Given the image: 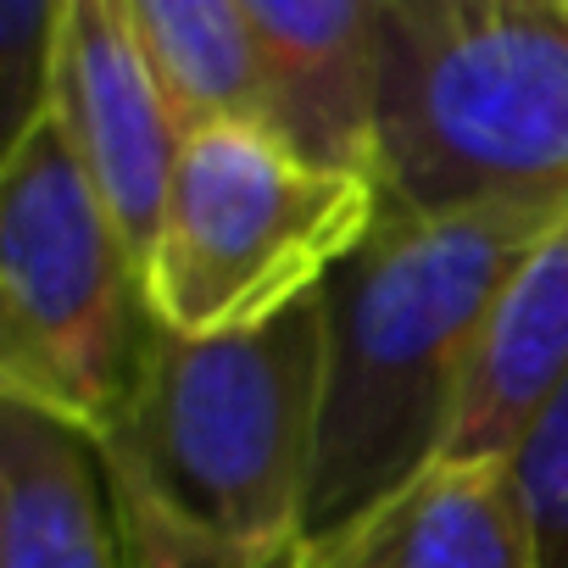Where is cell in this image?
<instances>
[{"label": "cell", "mask_w": 568, "mask_h": 568, "mask_svg": "<svg viewBox=\"0 0 568 568\" xmlns=\"http://www.w3.org/2000/svg\"><path fill=\"white\" fill-rule=\"evenodd\" d=\"M0 568H134L101 440L0 402Z\"/></svg>", "instance_id": "obj_9"}, {"label": "cell", "mask_w": 568, "mask_h": 568, "mask_svg": "<svg viewBox=\"0 0 568 568\" xmlns=\"http://www.w3.org/2000/svg\"><path fill=\"white\" fill-rule=\"evenodd\" d=\"M106 474H112V496H118V518H123V540H129L134 568H291V557H296V551L291 557L234 551L217 535H206L201 524H190L184 513H173L162 496H151L118 463H106Z\"/></svg>", "instance_id": "obj_14"}, {"label": "cell", "mask_w": 568, "mask_h": 568, "mask_svg": "<svg viewBox=\"0 0 568 568\" xmlns=\"http://www.w3.org/2000/svg\"><path fill=\"white\" fill-rule=\"evenodd\" d=\"M262 73L267 134L329 173L374 179L385 90V0H245Z\"/></svg>", "instance_id": "obj_7"}, {"label": "cell", "mask_w": 568, "mask_h": 568, "mask_svg": "<svg viewBox=\"0 0 568 568\" xmlns=\"http://www.w3.org/2000/svg\"><path fill=\"white\" fill-rule=\"evenodd\" d=\"M51 118L62 123L73 156L84 162L129 256L145 273L184 134L140 51L129 0H68Z\"/></svg>", "instance_id": "obj_6"}, {"label": "cell", "mask_w": 568, "mask_h": 568, "mask_svg": "<svg viewBox=\"0 0 568 568\" xmlns=\"http://www.w3.org/2000/svg\"><path fill=\"white\" fill-rule=\"evenodd\" d=\"M557 212L468 206L413 217L379 206L374 234L318 291L324 413L307 540L446 457L496 302Z\"/></svg>", "instance_id": "obj_1"}, {"label": "cell", "mask_w": 568, "mask_h": 568, "mask_svg": "<svg viewBox=\"0 0 568 568\" xmlns=\"http://www.w3.org/2000/svg\"><path fill=\"white\" fill-rule=\"evenodd\" d=\"M68 0H0V140L23 145L57 106Z\"/></svg>", "instance_id": "obj_12"}, {"label": "cell", "mask_w": 568, "mask_h": 568, "mask_svg": "<svg viewBox=\"0 0 568 568\" xmlns=\"http://www.w3.org/2000/svg\"><path fill=\"white\" fill-rule=\"evenodd\" d=\"M535 568H568V374L507 457Z\"/></svg>", "instance_id": "obj_13"}, {"label": "cell", "mask_w": 568, "mask_h": 568, "mask_svg": "<svg viewBox=\"0 0 568 568\" xmlns=\"http://www.w3.org/2000/svg\"><path fill=\"white\" fill-rule=\"evenodd\" d=\"M379 201L568 206V0H385Z\"/></svg>", "instance_id": "obj_2"}, {"label": "cell", "mask_w": 568, "mask_h": 568, "mask_svg": "<svg viewBox=\"0 0 568 568\" xmlns=\"http://www.w3.org/2000/svg\"><path fill=\"white\" fill-rule=\"evenodd\" d=\"M318 413L324 307L313 296L217 341L156 324L140 390L101 452L223 546L291 557L307 540Z\"/></svg>", "instance_id": "obj_3"}, {"label": "cell", "mask_w": 568, "mask_h": 568, "mask_svg": "<svg viewBox=\"0 0 568 568\" xmlns=\"http://www.w3.org/2000/svg\"><path fill=\"white\" fill-rule=\"evenodd\" d=\"M151 329L140 262L45 118L0 162V402L106 440L140 390Z\"/></svg>", "instance_id": "obj_4"}, {"label": "cell", "mask_w": 568, "mask_h": 568, "mask_svg": "<svg viewBox=\"0 0 568 568\" xmlns=\"http://www.w3.org/2000/svg\"><path fill=\"white\" fill-rule=\"evenodd\" d=\"M291 568H535L507 463L435 457L424 474L296 546Z\"/></svg>", "instance_id": "obj_8"}, {"label": "cell", "mask_w": 568, "mask_h": 568, "mask_svg": "<svg viewBox=\"0 0 568 568\" xmlns=\"http://www.w3.org/2000/svg\"><path fill=\"white\" fill-rule=\"evenodd\" d=\"M129 23L179 134L267 129V73L245 0H129Z\"/></svg>", "instance_id": "obj_11"}, {"label": "cell", "mask_w": 568, "mask_h": 568, "mask_svg": "<svg viewBox=\"0 0 568 568\" xmlns=\"http://www.w3.org/2000/svg\"><path fill=\"white\" fill-rule=\"evenodd\" d=\"M379 206L374 179L313 168L267 129H201L179 151L140 273L145 307L184 341L262 329L324 291Z\"/></svg>", "instance_id": "obj_5"}, {"label": "cell", "mask_w": 568, "mask_h": 568, "mask_svg": "<svg viewBox=\"0 0 568 568\" xmlns=\"http://www.w3.org/2000/svg\"><path fill=\"white\" fill-rule=\"evenodd\" d=\"M562 374H568V206L535 240V251L524 256V267L496 302L446 457L507 463Z\"/></svg>", "instance_id": "obj_10"}]
</instances>
